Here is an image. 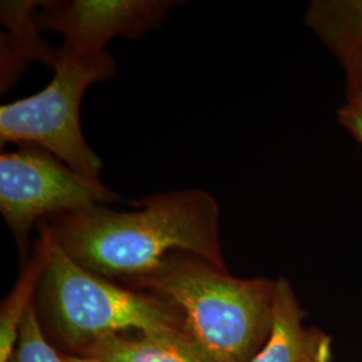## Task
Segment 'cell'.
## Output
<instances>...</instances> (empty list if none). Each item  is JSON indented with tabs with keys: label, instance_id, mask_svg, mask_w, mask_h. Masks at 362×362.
<instances>
[{
	"label": "cell",
	"instance_id": "obj_1",
	"mask_svg": "<svg viewBox=\"0 0 362 362\" xmlns=\"http://www.w3.org/2000/svg\"><path fill=\"white\" fill-rule=\"evenodd\" d=\"M132 204L133 211L91 206L42 223L79 266L110 281L129 285L160 269L176 252L227 270L220 246L219 206L208 192L170 191Z\"/></svg>",
	"mask_w": 362,
	"mask_h": 362
},
{
	"label": "cell",
	"instance_id": "obj_2",
	"mask_svg": "<svg viewBox=\"0 0 362 362\" xmlns=\"http://www.w3.org/2000/svg\"><path fill=\"white\" fill-rule=\"evenodd\" d=\"M129 286L176 306L184 336L206 362H251L272 333L275 281L236 278L206 259L176 252Z\"/></svg>",
	"mask_w": 362,
	"mask_h": 362
},
{
	"label": "cell",
	"instance_id": "obj_3",
	"mask_svg": "<svg viewBox=\"0 0 362 362\" xmlns=\"http://www.w3.org/2000/svg\"><path fill=\"white\" fill-rule=\"evenodd\" d=\"M49 239V260L37 298L46 318L71 350L113 334H184L179 309L152 293L117 285L79 266Z\"/></svg>",
	"mask_w": 362,
	"mask_h": 362
},
{
	"label": "cell",
	"instance_id": "obj_4",
	"mask_svg": "<svg viewBox=\"0 0 362 362\" xmlns=\"http://www.w3.org/2000/svg\"><path fill=\"white\" fill-rule=\"evenodd\" d=\"M109 52L88 57L59 47L52 82L34 95L0 107V143L33 144L64 161L82 179L103 184V161L86 143L81 104L88 88L113 77Z\"/></svg>",
	"mask_w": 362,
	"mask_h": 362
},
{
	"label": "cell",
	"instance_id": "obj_5",
	"mask_svg": "<svg viewBox=\"0 0 362 362\" xmlns=\"http://www.w3.org/2000/svg\"><path fill=\"white\" fill-rule=\"evenodd\" d=\"M119 200L104 184L82 179L38 145L23 144L0 156V212L22 250L35 223Z\"/></svg>",
	"mask_w": 362,
	"mask_h": 362
},
{
	"label": "cell",
	"instance_id": "obj_6",
	"mask_svg": "<svg viewBox=\"0 0 362 362\" xmlns=\"http://www.w3.org/2000/svg\"><path fill=\"white\" fill-rule=\"evenodd\" d=\"M177 1L169 0H49L39 1L34 22L42 31L64 35L79 55H103L117 35L136 39L161 26Z\"/></svg>",
	"mask_w": 362,
	"mask_h": 362
},
{
	"label": "cell",
	"instance_id": "obj_7",
	"mask_svg": "<svg viewBox=\"0 0 362 362\" xmlns=\"http://www.w3.org/2000/svg\"><path fill=\"white\" fill-rule=\"evenodd\" d=\"M302 310L286 278L275 281L272 333L251 362H333L332 339L303 326Z\"/></svg>",
	"mask_w": 362,
	"mask_h": 362
},
{
	"label": "cell",
	"instance_id": "obj_8",
	"mask_svg": "<svg viewBox=\"0 0 362 362\" xmlns=\"http://www.w3.org/2000/svg\"><path fill=\"white\" fill-rule=\"evenodd\" d=\"M37 0L1 1V23L8 33L1 35V90L11 86L25 70L28 61H38L55 67L59 49L39 38L34 22Z\"/></svg>",
	"mask_w": 362,
	"mask_h": 362
},
{
	"label": "cell",
	"instance_id": "obj_9",
	"mask_svg": "<svg viewBox=\"0 0 362 362\" xmlns=\"http://www.w3.org/2000/svg\"><path fill=\"white\" fill-rule=\"evenodd\" d=\"M77 356L105 362H206L184 334H113Z\"/></svg>",
	"mask_w": 362,
	"mask_h": 362
},
{
	"label": "cell",
	"instance_id": "obj_10",
	"mask_svg": "<svg viewBox=\"0 0 362 362\" xmlns=\"http://www.w3.org/2000/svg\"><path fill=\"white\" fill-rule=\"evenodd\" d=\"M40 236L21 274L13 291L1 303L0 311V362H8L16 345L21 325L27 311L34 305L40 279L49 260V239L45 230L39 227Z\"/></svg>",
	"mask_w": 362,
	"mask_h": 362
},
{
	"label": "cell",
	"instance_id": "obj_11",
	"mask_svg": "<svg viewBox=\"0 0 362 362\" xmlns=\"http://www.w3.org/2000/svg\"><path fill=\"white\" fill-rule=\"evenodd\" d=\"M306 26L326 47L362 35V0H314L305 15Z\"/></svg>",
	"mask_w": 362,
	"mask_h": 362
},
{
	"label": "cell",
	"instance_id": "obj_12",
	"mask_svg": "<svg viewBox=\"0 0 362 362\" xmlns=\"http://www.w3.org/2000/svg\"><path fill=\"white\" fill-rule=\"evenodd\" d=\"M8 362H65L47 342L39 324L38 311L33 305L21 325L19 337Z\"/></svg>",
	"mask_w": 362,
	"mask_h": 362
},
{
	"label": "cell",
	"instance_id": "obj_13",
	"mask_svg": "<svg viewBox=\"0 0 362 362\" xmlns=\"http://www.w3.org/2000/svg\"><path fill=\"white\" fill-rule=\"evenodd\" d=\"M344 67L346 77V105L362 109V35L337 42L327 47Z\"/></svg>",
	"mask_w": 362,
	"mask_h": 362
},
{
	"label": "cell",
	"instance_id": "obj_14",
	"mask_svg": "<svg viewBox=\"0 0 362 362\" xmlns=\"http://www.w3.org/2000/svg\"><path fill=\"white\" fill-rule=\"evenodd\" d=\"M338 121L339 124L350 132V134L362 144V109L344 105L338 110Z\"/></svg>",
	"mask_w": 362,
	"mask_h": 362
},
{
	"label": "cell",
	"instance_id": "obj_15",
	"mask_svg": "<svg viewBox=\"0 0 362 362\" xmlns=\"http://www.w3.org/2000/svg\"><path fill=\"white\" fill-rule=\"evenodd\" d=\"M65 362H105L100 360H94V358H86V357H81L77 354H62Z\"/></svg>",
	"mask_w": 362,
	"mask_h": 362
}]
</instances>
